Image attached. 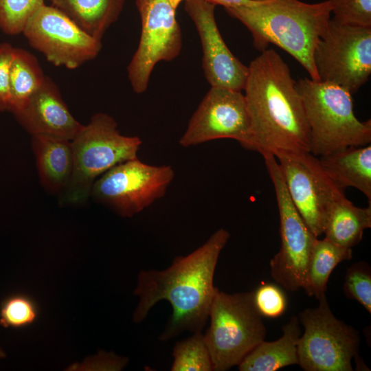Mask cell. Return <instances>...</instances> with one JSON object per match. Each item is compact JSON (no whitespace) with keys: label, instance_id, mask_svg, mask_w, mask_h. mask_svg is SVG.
Wrapping results in <instances>:
<instances>
[{"label":"cell","instance_id":"obj_1","mask_svg":"<svg viewBox=\"0 0 371 371\" xmlns=\"http://www.w3.org/2000/svg\"><path fill=\"white\" fill-rule=\"evenodd\" d=\"M229 237L228 231L221 228L192 252L176 257L169 267L142 270L134 290L139 301L133 322H142L157 302L166 300L172 313L160 341L170 340L185 331L202 332L218 290L214 285L216 267Z\"/></svg>","mask_w":371,"mask_h":371},{"label":"cell","instance_id":"obj_2","mask_svg":"<svg viewBox=\"0 0 371 371\" xmlns=\"http://www.w3.org/2000/svg\"><path fill=\"white\" fill-rule=\"evenodd\" d=\"M244 88L250 125L245 148L261 155L311 153L304 105L287 64L266 49L248 66Z\"/></svg>","mask_w":371,"mask_h":371},{"label":"cell","instance_id":"obj_3","mask_svg":"<svg viewBox=\"0 0 371 371\" xmlns=\"http://www.w3.org/2000/svg\"><path fill=\"white\" fill-rule=\"evenodd\" d=\"M252 6L225 8L251 32L256 49L262 52L273 44L292 56L319 81L313 54L330 20L328 0L308 3L300 0H254Z\"/></svg>","mask_w":371,"mask_h":371},{"label":"cell","instance_id":"obj_4","mask_svg":"<svg viewBox=\"0 0 371 371\" xmlns=\"http://www.w3.org/2000/svg\"><path fill=\"white\" fill-rule=\"evenodd\" d=\"M311 136V153L320 157L371 142V120H359L352 93L335 84L304 78L296 82Z\"/></svg>","mask_w":371,"mask_h":371},{"label":"cell","instance_id":"obj_5","mask_svg":"<svg viewBox=\"0 0 371 371\" xmlns=\"http://www.w3.org/2000/svg\"><path fill=\"white\" fill-rule=\"evenodd\" d=\"M142 144L137 136L122 135L111 116L104 113L93 115L71 140L74 170L63 192L62 202H86L95 180L118 164L137 157Z\"/></svg>","mask_w":371,"mask_h":371},{"label":"cell","instance_id":"obj_6","mask_svg":"<svg viewBox=\"0 0 371 371\" xmlns=\"http://www.w3.org/2000/svg\"><path fill=\"white\" fill-rule=\"evenodd\" d=\"M210 326L203 335L213 370L238 366L262 341L266 328L253 300V292L227 293L218 290L212 301Z\"/></svg>","mask_w":371,"mask_h":371},{"label":"cell","instance_id":"obj_7","mask_svg":"<svg viewBox=\"0 0 371 371\" xmlns=\"http://www.w3.org/2000/svg\"><path fill=\"white\" fill-rule=\"evenodd\" d=\"M318 300L317 307L300 313L304 332L297 341L298 364L306 371H352L359 333L334 316L326 296Z\"/></svg>","mask_w":371,"mask_h":371},{"label":"cell","instance_id":"obj_8","mask_svg":"<svg viewBox=\"0 0 371 371\" xmlns=\"http://www.w3.org/2000/svg\"><path fill=\"white\" fill-rule=\"evenodd\" d=\"M313 60L319 81L356 93L371 74V27L330 19L317 43Z\"/></svg>","mask_w":371,"mask_h":371},{"label":"cell","instance_id":"obj_9","mask_svg":"<svg viewBox=\"0 0 371 371\" xmlns=\"http://www.w3.org/2000/svg\"><path fill=\"white\" fill-rule=\"evenodd\" d=\"M174 177L170 166L149 165L136 157L99 177L90 196L118 215L131 218L162 198Z\"/></svg>","mask_w":371,"mask_h":371},{"label":"cell","instance_id":"obj_10","mask_svg":"<svg viewBox=\"0 0 371 371\" xmlns=\"http://www.w3.org/2000/svg\"><path fill=\"white\" fill-rule=\"evenodd\" d=\"M262 155L274 187L280 216L281 245L270 261L271 275L286 289L296 291L304 286L311 250L317 238L290 199L276 157L268 153Z\"/></svg>","mask_w":371,"mask_h":371},{"label":"cell","instance_id":"obj_11","mask_svg":"<svg viewBox=\"0 0 371 371\" xmlns=\"http://www.w3.org/2000/svg\"><path fill=\"white\" fill-rule=\"evenodd\" d=\"M135 5L141 19V34L127 71L134 92L142 93L148 88L155 66L179 56L182 36L170 0H135Z\"/></svg>","mask_w":371,"mask_h":371},{"label":"cell","instance_id":"obj_12","mask_svg":"<svg viewBox=\"0 0 371 371\" xmlns=\"http://www.w3.org/2000/svg\"><path fill=\"white\" fill-rule=\"evenodd\" d=\"M22 33L55 66L74 69L95 58L102 44L54 6L43 5Z\"/></svg>","mask_w":371,"mask_h":371},{"label":"cell","instance_id":"obj_13","mask_svg":"<svg viewBox=\"0 0 371 371\" xmlns=\"http://www.w3.org/2000/svg\"><path fill=\"white\" fill-rule=\"evenodd\" d=\"M287 192L302 219L318 238L323 234L328 205L344 194L310 152L275 155Z\"/></svg>","mask_w":371,"mask_h":371},{"label":"cell","instance_id":"obj_14","mask_svg":"<svg viewBox=\"0 0 371 371\" xmlns=\"http://www.w3.org/2000/svg\"><path fill=\"white\" fill-rule=\"evenodd\" d=\"M249 117L240 91L211 87L191 117L179 140L185 148L222 138L233 139L245 147Z\"/></svg>","mask_w":371,"mask_h":371},{"label":"cell","instance_id":"obj_15","mask_svg":"<svg viewBox=\"0 0 371 371\" xmlns=\"http://www.w3.org/2000/svg\"><path fill=\"white\" fill-rule=\"evenodd\" d=\"M184 1L185 10L200 38L207 81L211 87L242 91L249 68L234 56L223 39L215 19L216 5L203 0Z\"/></svg>","mask_w":371,"mask_h":371},{"label":"cell","instance_id":"obj_16","mask_svg":"<svg viewBox=\"0 0 371 371\" xmlns=\"http://www.w3.org/2000/svg\"><path fill=\"white\" fill-rule=\"evenodd\" d=\"M32 135H47L72 140L82 127L69 111L58 87L48 77L14 114Z\"/></svg>","mask_w":371,"mask_h":371},{"label":"cell","instance_id":"obj_17","mask_svg":"<svg viewBox=\"0 0 371 371\" xmlns=\"http://www.w3.org/2000/svg\"><path fill=\"white\" fill-rule=\"evenodd\" d=\"M32 146L43 186L52 192H63L74 170L71 140L36 135H32Z\"/></svg>","mask_w":371,"mask_h":371},{"label":"cell","instance_id":"obj_18","mask_svg":"<svg viewBox=\"0 0 371 371\" xmlns=\"http://www.w3.org/2000/svg\"><path fill=\"white\" fill-rule=\"evenodd\" d=\"M319 163L341 189L352 187L371 201V146H349L320 156Z\"/></svg>","mask_w":371,"mask_h":371},{"label":"cell","instance_id":"obj_19","mask_svg":"<svg viewBox=\"0 0 371 371\" xmlns=\"http://www.w3.org/2000/svg\"><path fill=\"white\" fill-rule=\"evenodd\" d=\"M282 336L273 341H262L238 365L240 371H276L298 364L299 319L293 316L282 327Z\"/></svg>","mask_w":371,"mask_h":371},{"label":"cell","instance_id":"obj_20","mask_svg":"<svg viewBox=\"0 0 371 371\" xmlns=\"http://www.w3.org/2000/svg\"><path fill=\"white\" fill-rule=\"evenodd\" d=\"M370 227L371 205L357 207L342 195L328 205L323 234L332 242L352 248L361 241L364 230Z\"/></svg>","mask_w":371,"mask_h":371},{"label":"cell","instance_id":"obj_21","mask_svg":"<svg viewBox=\"0 0 371 371\" xmlns=\"http://www.w3.org/2000/svg\"><path fill=\"white\" fill-rule=\"evenodd\" d=\"M78 27L100 41L119 17L124 0H50Z\"/></svg>","mask_w":371,"mask_h":371},{"label":"cell","instance_id":"obj_22","mask_svg":"<svg viewBox=\"0 0 371 371\" xmlns=\"http://www.w3.org/2000/svg\"><path fill=\"white\" fill-rule=\"evenodd\" d=\"M352 255V248L341 247L326 238H316L302 287L306 293L317 300L326 296V284L333 270L339 262L350 260Z\"/></svg>","mask_w":371,"mask_h":371},{"label":"cell","instance_id":"obj_23","mask_svg":"<svg viewBox=\"0 0 371 371\" xmlns=\"http://www.w3.org/2000/svg\"><path fill=\"white\" fill-rule=\"evenodd\" d=\"M45 78L36 57L14 47L10 68L8 111L14 115L18 113L40 88Z\"/></svg>","mask_w":371,"mask_h":371},{"label":"cell","instance_id":"obj_24","mask_svg":"<svg viewBox=\"0 0 371 371\" xmlns=\"http://www.w3.org/2000/svg\"><path fill=\"white\" fill-rule=\"evenodd\" d=\"M172 371H211L213 366L202 332L175 344Z\"/></svg>","mask_w":371,"mask_h":371},{"label":"cell","instance_id":"obj_25","mask_svg":"<svg viewBox=\"0 0 371 371\" xmlns=\"http://www.w3.org/2000/svg\"><path fill=\"white\" fill-rule=\"evenodd\" d=\"M38 314V306L29 296L17 293L4 298L0 304V326L20 328L33 324Z\"/></svg>","mask_w":371,"mask_h":371},{"label":"cell","instance_id":"obj_26","mask_svg":"<svg viewBox=\"0 0 371 371\" xmlns=\"http://www.w3.org/2000/svg\"><path fill=\"white\" fill-rule=\"evenodd\" d=\"M44 0H0V28L6 34L22 33L29 19Z\"/></svg>","mask_w":371,"mask_h":371},{"label":"cell","instance_id":"obj_27","mask_svg":"<svg viewBox=\"0 0 371 371\" xmlns=\"http://www.w3.org/2000/svg\"><path fill=\"white\" fill-rule=\"evenodd\" d=\"M344 290L348 297L357 301L371 313V273L366 263H355L348 269Z\"/></svg>","mask_w":371,"mask_h":371},{"label":"cell","instance_id":"obj_28","mask_svg":"<svg viewBox=\"0 0 371 371\" xmlns=\"http://www.w3.org/2000/svg\"><path fill=\"white\" fill-rule=\"evenodd\" d=\"M335 21L371 27V0H328Z\"/></svg>","mask_w":371,"mask_h":371},{"label":"cell","instance_id":"obj_29","mask_svg":"<svg viewBox=\"0 0 371 371\" xmlns=\"http://www.w3.org/2000/svg\"><path fill=\"white\" fill-rule=\"evenodd\" d=\"M252 292L255 306L262 317L276 318L286 311V297L276 285L264 284Z\"/></svg>","mask_w":371,"mask_h":371},{"label":"cell","instance_id":"obj_30","mask_svg":"<svg viewBox=\"0 0 371 371\" xmlns=\"http://www.w3.org/2000/svg\"><path fill=\"white\" fill-rule=\"evenodd\" d=\"M14 49L8 43L0 44V111L8 109L10 68Z\"/></svg>","mask_w":371,"mask_h":371},{"label":"cell","instance_id":"obj_31","mask_svg":"<svg viewBox=\"0 0 371 371\" xmlns=\"http://www.w3.org/2000/svg\"><path fill=\"white\" fill-rule=\"evenodd\" d=\"M215 5H221L225 8H235L240 6H252L258 1L254 0H203Z\"/></svg>","mask_w":371,"mask_h":371},{"label":"cell","instance_id":"obj_32","mask_svg":"<svg viewBox=\"0 0 371 371\" xmlns=\"http://www.w3.org/2000/svg\"><path fill=\"white\" fill-rule=\"evenodd\" d=\"M182 1L183 0H170V2L173 8L176 10Z\"/></svg>","mask_w":371,"mask_h":371},{"label":"cell","instance_id":"obj_33","mask_svg":"<svg viewBox=\"0 0 371 371\" xmlns=\"http://www.w3.org/2000/svg\"><path fill=\"white\" fill-rule=\"evenodd\" d=\"M5 357V352L2 350V348L0 347V358H3Z\"/></svg>","mask_w":371,"mask_h":371}]
</instances>
